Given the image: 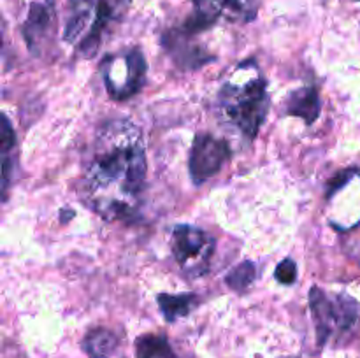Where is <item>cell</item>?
I'll use <instances>...</instances> for the list:
<instances>
[{
	"instance_id": "obj_8",
	"label": "cell",
	"mask_w": 360,
	"mask_h": 358,
	"mask_svg": "<svg viewBox=\"0 0 360 358\" xmlns=\"http://www.w3.org/2000/svg\"><path fill=\"white\" fill-rule=\"evenodd\" d=\"M330 223L340 230L350 228L360 221V174L355 168L340 172L327 190Z\"/></svg>"
},
{
	"instance_id": "obj_5",
	"label": "cell",
	"mask_w": 360,
	"mask_h": 358,
	"mask_svg": "<svg viewBox=\"0 0 360 358\" xmlns=\"http://www.w3.org/2000/svg\"><path fill=\"white\" fill-rule=\"evenodd\" d=\"M146 58L136 48L105 56L101 63L102 79L112 100H127L139 93L146 81Z\"/></svg>"
},
{
	"instance_id": "obj_11",
	"label": "cell",
	"mask_w": 360,
	"mask_h": 358,
	"mask_svg": "<svg viewBox=\"0 0 360 358\" xmlns=\"http://www.w3.org/2000/svg\"><path fill=\"white\" fill-rule=\"evenodd\" d=\"M322 111V102H320L319 91L315 86H302L290 91L285 100L283 114L295 116V118L304 119L308 125L316 121Z\"/></svg>"
},
{
	"instance_id": "obj_7",
	"label": "cell",
	"mask_w": 360,
	"mask_h": 358,
	"mask_svg": "<svg viewBox=\"0 0 360 358\" xmlns=\"http://www.w3.org/2000/svg\"><path fill=\"white\" fill-rule=\"evenodd\" d=\"M193 14L181 30L185 34H199L218 21L250 23L259 14V0H192Z\"/></svg>"
},
{
	"instance_id": "obj_15",
	"label": "cell",
	"mask_w": 360,
	"mask_h": 358,
	"mask_svg": "<svg viewBox=\"0 0 360 358\" xmlns=\"http://www.w3.org/2000/svg\"><path fill=\"white\" fill-rule=\"evenodd\" d=\"M255 274H257L255 263L246 260V262L239 263L238 267H234V269L225 276V283H227L232 290L245 291L246 288H250V284L255 281Z\"/></svg>"
},
{
	"instance_id": "obj_14",
	"label": "cell",
	"mask_w": 360,
	"mask_h": 358,
	"mask_svg": "<svg viewBox=\"0 0 360 358\" xmlns=\"http://www.w3.org/2000/svg\"><path fill=\"white\" fill-rule=\"evenodd\" d=\"M136 357L137 358H179L172 351L171 344L165 337L146 333L136 340Z\"/></svg>"
},
{
	"instance_id": "obj_9",
	"label": "cell",
	"mask_w": 360,
	"mask_h": 358,
	"mask_svg": "<svg viewBox=\"0 0 360 358\" xmlns=\"http://www.w3.org/2000/svg\"><path fill=\"white\" fill-rule=\"evenodd\" d=\"M229 158V146L225 140L217 139L207 133H200L193 140L190 151V175L195 185H202L207 179L220 172Z\"/></svg>"
},
{
	"instance_id": "obj_3",
	"label": "cell",
	"mask_w": 360,
	"mask_h": 358,
	"mask_svg": "<svg viewBox=\"0 0 360 358\" xmlns=\"http://www.w3.org/2000/svg\"><path fill=\"white\" fill-rule=\"evenodd\" d=\"M130 0H67L63 41L84 58H94L104 37L123 20Z\"/></svg>"
},
{
	"instance_id": "obj_4",
	"label": "cell",
	"mask_w": 360,
	"mask_h": 358,
	"mask_svg": "<svg viewBox=\"0 0 360 358\" xmlns=\"http://www.w3.org/2000/svg\"><path fill=\"white\" fill-rule=\"evenodd\" d=\"M309 309L315 319L316 339L320 346L334 337L350 333L360 318L357 300L345 293L327 295L319 286H313L309 291Z\"/></svg>"
},
{
	"instance_id": "obj_10",
	"label": "cell",
	"mask_w": 360,
	"mask_h": 358,
	"mask_svg": "<svg viewBox=\"0 0 360 358\" xmlns=\"http://www.w3.org/2000/svg\"><path fill=\"white\" fill-rule=\"evenodd\" d=\"M53 23H55V2L53 0H34L28 6L21 34L27 42V48L34 55L41 53L42 41L53 28Z\"/></svg>"
},
{
	"instance_id": "obj_6",
	"label": "cell",
	"mask_w": 360,
	"mask_h": 358,
	"mask_svg": "<svg viewBox=\"0 0 360 358\" xmlns=\"http://www.w3.org/2000/svg\"><path fill=\"white\" fill-rule=\"evenodd\" d=\"M214 237L192 225H176L171 234V249L176 262L188 277L207 274L214 255Z\"/></svg>"
},
{
	"instance_id": "obj_1",
	"label": "cell",
	"mask_w": 360,
	"mask_h": 358,
	"mask_svg": "<svg viewBox=\"0 0 360 358\" xmlns=\"http://www.w3.org/2000/svg\"><path fill=\"white\" fill-rule=\"evenodd\" d=\"M146 147L141 130L127 119L101 126L81 179V200L105 221H129L146 192Z\"/></svg>"
},
{
	"instance_id": "obj_12",
	"label": "cell",
	"mask_w": 360,
	"mask_h": 358,
	"mask_svg": "<svg viewBox=\"0 0 360 358\" xmlns=\"http://www.w3.org/2000/svg\"><path fill=\"white\" fill-rule=\"evenodd\" d=\"M157 302L164 318L167 319L169 323H174L178 321L179 318H185V316L190 314V311L197 305V297L193 293H158Z\"/></svg>"
},
{
	"instance_id": "obj_2",
	"label": "cell",
	"mask_w": 360,
	"mask_h": 358,
	"mask_svg": "<svg viewBox=\"0 0 360 358\" xmlns=\"http://www.w3.org/2000/svg\"><path fill=\"white\" fill-rule=\"evenodd\" d=\"M267 79L255 60H245L227 76L218 91V109L229 125L255 139L269 112Z\"/></svg>"
},
{
	"instance_id": "obj_13",
	"label": "cell",
	"mask_w": 360,
	"mask_h": 358,
	"mask_svg": "<svg viewBox=\"0 0 360 358\" xmlns=\"http://www.w3.org/2000/svg\"><path fill=\"white\" fill-rule=\"evenodd\" d=\"M118 346V337L108 329H94L86 333L83 347L90 358H108Z\"/></svg>"
},
{
	"instance_id": "obj_16",
	"label": "cell",
	"mask_w": 360,
	"mask_h": 358,
	"mask_svg": "<svg viewBox=\"0 0 360 358\" xmlns=\"http://www.w3.org/2000/svg\"><path fill=\"white\" fill-rule=\"evenodd\" d=\"M274 277L278 283L281 284H294L297 279V263L292 258H285L283 262L278 263L276 270H274Z\"/></svg>"
}]
</instances>
